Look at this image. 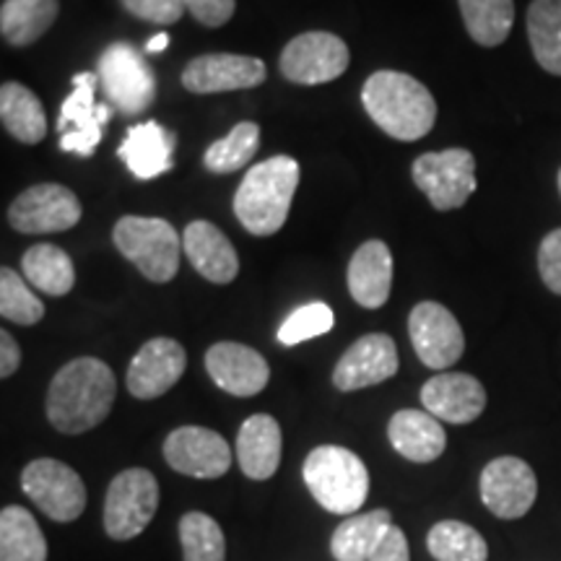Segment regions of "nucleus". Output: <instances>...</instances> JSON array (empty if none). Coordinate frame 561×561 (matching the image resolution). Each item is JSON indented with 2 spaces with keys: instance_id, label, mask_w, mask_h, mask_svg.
<instances>
[{
  "instance_id": "obj_1",
  "label": "nucleus",
  "mask_w": 561,
  "mask_h": 561,
  "mask_svg": "<svg viewBox=\"0 0 561 561\" xmlns=\"http://www.w3.org/2000/svg\"><path fill=\"white\" fill-rule=\"evenodd\" d=\"M112 369L94 356L68 362L47 390V419L62 434H83L100 426L115 405Z\"/></svg>"
},
{
  "instance_id": "obj_2",
  "label": "nucleus",
  "mask_w": 561,
  "mask_h": 561,
  "mask_svg": "<svg viewBox=\"0 0 561 561\" xmlns=\"http://www.w3.org/2000/svg\"><path fill=\"white\" fill-rule=\"evenodd\" d=\"M364 110L396 140H419L434 128L437 102L424 83L398 70H377L362 89Z\"/></svg>"
},
{
  "instance_id": "obj_3",
  "label": "nucleus",
  "mask_w": 561,
  "mask_h": 561,
  "mask_svg": "<svg viewBox=\"0 0 561 561\" xmlns=\"http://www.w3.org/2000/svg\"><path fill=\"white\" fill-rule=\"evenodd\" d=\"M299 185V164L291 157H273L244 174L234 195V214L250 234L271 237L289 219Z\"/></svg>"
},
{
  "instance_id": "obj_4",
  "label": "nucleus",
  "mask_w": 561,
  "mask_h": 561,
  "mask_svg": "<svg viewBox=\"0 0 561 561\" xmlns=\"http://www.w3.org/2000/svg\"><path fill=\"white\" fill-rule=\"evenodd\" d=\"M301 479L322 510L356 515L369 494V471L356 453L339 445H320L307 455Z\"/></svg>"
},
{
  "instance_id": "obj_5",
  "label": "nucleus",
  "mask_w": 561,
  "mask_h": 561,
  "mask_svg": "<svg viewBox=\"0 0 561 561\" xmlns=\"http://www.w3.org/2000/svg\"><path fill=\"white\" fill-rule=\"evenodd\" d=\"M115 248L153 284L178 276L180 240L170 221L149 216H123L112 231Z\"/></svg>"
},
{
  "instance_id": "obj_6",
  "label": "nucleus",
  "mask_w": 561,
  "mask_h": 561,
  "mask_svg": "<svg viewBox=\"0 0 561 561\" xmlns=\"http://www.w3.org/2000/svg\"><path fill=\"white\" fill-rule=\"evenodd\" d=\"M96 76L110 107L121 115H144L157 100V76L146 55L130 42H115L100 55Z\"/></svg>"
},
{
  "instance_id": "obj_7",
  "label": "nucleus",
  "mask_w": 561,
  "mask_h": 561,
  "mask_svg": "<svg viewBox=\"0 0 561 561\" xmlns=\"http://www.w3.org/2000/svg\"><path fill=\"white\" fill-rule=\"evenodd\" d=\"M157 510V476L146 468H128L110 481L104 500V530L112 541H130L149 528Z\"/></svg>"
},
{
  "instance_id": "obj_8",
  "label": "nucleus",
  "mask_w": 561,
  "mask_h": 561,
  "mask_svg": "<svg viewBox=\"0 0 561 561\" xmlns=\"http://www.w3.org/2000/svg\"><path fill=\"white\" fill-rule=\"evenodd\" d=\"M21 489L55 523L79 520L89 502L81 476L53 458L32 460L21 473Z\"/></svg>"
},
{
  "instance_id": "obj_9",
  "label": "nucleus",
  "mask_w": 561,
  "mask_h": 561,
  "mask_svg": "<svg viewBox=\"0 0 561 561\" xmlns=\"http://www.w3.org/2000/svg\"><path fill=\"white\" fill-rule=\"evenodd\" d=\"M413 182L437 210L466 206L476 193V159L466 149L421 153L411 167Z\"/></svg>"
},
{
  "instance_id": "obj_10",
  "label": "nucleus",
  "mask_w": 561,
  "mask_h": 561,
  "mask_svg": "<svg viewBox=\"0 0 561 561\" xmlns=\"http://www.w3.org/2000/svg\"><path fill=\"white\" fill-rule=\"evenodd\" d=\"M96 83L100 76L83 73L73 76V91L60 107L58 117V133H60V149L76 157L89 159L102 144V128L110 123L112 107L110 104H100L96 96Z\"/></svg>"
},
{
  "instance_id": "obj_11",
  "label": "nucleus",
  "mask_w": 561,
  "mask_h": 561,
  "mask_svg": "<svg viewBox=\"0 0 561 561\" xmlns=\"http://www.w3.org/2000/svg\"><path fill=\"white\" fill-rule=\"evenodd\" d=\"M348 47L339 34L305 32L294 37L280 53V73L294 83H331L348 68Z\"/></svg>"
},
{
  "instance_id": "obj_12",
  "label": "nucleus",
  "mask_w": 561,
  "mask_h": 561,
  "mask_svg": "<svg viewBox=\"0 0 561 561\" xmlns=\"http://www.w3.org/2000/svg\"><path fill=\"white\" fill-rule=\"evenodd\" d=\"M81 203L58 182H42L24 191L9 208L11 227L21 234H55L81 221Z\"/></svg>"
},
{
  "instance_id": "obj_13",
  "label": "nucleus",
  "mask_w": 561,
  "mask_h": 561,
  "mask_svg": "<svg viewBox=\"0 0 561 561\" xmlns=\"http://www.w3.org/2000/svg\"><path fill=\"white\" fill-rule=\"evenodd\" d=\"M538 496L536 473L515 455L491 460L481 473V502L500 520H520Z\"/></svg>"
},
{
  "instance_id": "obj_14",
  "label": "nucleus",
  "mask_w": 561,
  "mask_h": 561,
  "mask_svg": "<svg viewBox=\"0 0 561 561\" xmlns=\"http://www.w3.org/2000/svg\"><path fill=\"white\" fill-rule=\"evenodd\" d=\"M409 333L416 356L430 369H447L466 351V335L455 314L437 301H421L411 310Z\"/></svg>"
},
{
  "instance_id": "obj_15",
  "label": "nucleus",
  "mask_w": 561,
  "mask_h": 561,
  "mask_svg": "<svg viewBox=\"0 0 561 561\" xmlns=\"http://www.w3.org/2000/svg\"><path fill=\"white\" fill-rule=\"evenodd\" d=\"M231 458L227 439L206 426H180L164 439V460L172 471L191 479H221Z\"/></svg>"
},
{
  "instance_id": "obj_16",
  "label": "nucleus",
  "mask_w": 561,
  "mask_h": 561,
  "mask_svg": "<svg viewBox=\"0 0 561 561\" xmlns=\"http://www.w3.org/2000/svg\"><path fill=\"white\" fill-rule=\"evenodd\" d=\"M265 81V62L250 55H201L182 70V87L193 94H221V91L255 89Z\"/></svg>"
},
{
  "instance_id": "obj_17",
  "label": "nucleus",
  "mask_w": 561,
  "mask_h": 561,
  "mask_svg": "<svg viewBox=\"0 0 561 561\" xmlns=\"http://www.w3.org/2000/svg\"><path fill=\"white\" fill-rule=\"evenodd\" d=\"M396 341L385 333H369L351 343L333 369V385L341 392H354L380 385L398 371Z\"/></svg>"
},
{
  "instance_id": "obj_18",
  "label": "nucleus",
  "mask_w": 561,
  "mask_h": 561,
  "mask_svg": "<svg viewBox=\"0 0 561 561\" xmlns=\"http://www.w3.org/2000/svg\"><path fill=\"white\" fill-rule=\"evenodd\" d=\"M187 354L174 339L144 343L128 367V390L138 401H153L170 392L185 375Z\"/></svg>"
},
{
  "instance_id": "obj_19",
  "label": "nucleus",
  "mask_w": 561,
  "mask_h": 561,
  "mask_svg": "<svg viewBox=\"0 0 561 561\" xmlns=\"http://www.w3.org/2000/svg\"><path fill=\"white\" fill-rule=\"evenodd\" d=\"M206 371L224 392L237 398L257 396L271 380V367L261 351L234 341L214 343L206 351Z\"/></svg>"
},
{
  "instance_id": "obj_20",
  "label": "nucleus",
  "mask_w": 561,
  "mask_h": 561,
  "mask_svg": "<svg viewBox=\"0 0 561 561\" xmlns=\"http://www.w3.org/2000/svg\"><path fill=\"white\" fill-rule=\"evenodd\" d=\"M421 403L434 419L447 424H471L486 409V390L473 375L442 371L421 388Z\"/></svg>"
},
{
  "instance_id": "obj_21",
  "label": "nucleus",
  "mask_w": 561,
  "mask_h": 561,
  "mask_svg": "<svg viewBox=\"0 0 561 561\" xmlns=\"http://www.w3.org/2000/svg\"><path fill=\"white\" fill-rule=\"evenodd\" d=\"M182 250L193 268L210 284H231L240 273V257H237L234 244L210 221L198 219L187 224L185 234H182Z\"/></svg>"
},
{
  "instance_id": "obj_22",
  "label": "nucleus",
  "mask_w": 561,
  "mask_h": 561,
  "mask_svg": "<svg viewBox=\"0 0 561 561\" xmlns=\"http://www.w3.org/2000/svg\"><path fill=\"white\" fill-rule=\"evenodd\" d=\"M280 450H284L280 426L268 413H255L240 426L237 460H240L242 473L248 479L268 481L271 476H276L280 466Z\"/></svg>"
},
{
  "instance_id": "obj_23",
  "label": "nucleus",
  "mask_w": 561,
  "mask_h": 561,
  "mask_svg": "<svg viewBox=\"0 0 561 561\" xmlns=\"http://www.w3.org/2000/svg\"><path fill=\"white\" fill-rule=\"evenodd\" d=\"M392 255L380 240L364 242L348 263V291L356 305L377 310L390 299Z\"/></svg>"
},
{
  "instance_id": "obj_24",
  "label": "nucleus",
  "mask_w": 561,
  "mask_h": 561,
  "mask_svg": "<svg viewBox=\"0 0 561 561\" xmlns=\"http://www.w3.org/2000/svg\"><path fill=\"white\" fill-rule=\"evenodd\" d=\"M388 437L392 450L411 462H434L447 447V434L430 411L403 409L392 413Z\"/></svg>"
},
{
  "instance_id": "obj_25",
  "label": "nucleus",
  "mask_w": 561,
  "mask_h": 561,
  "mask_svg": "<svg viewBox=\"0 0 561 561\" xmlns=\"http://www.w3.org/2000/svg\"><path fill=\"white\" fill-rule=\"evenodd\" d=\"M174 133L159 123H140L128 130V138L117 149V157L125 161L136 180H153L170 172L174 159Z\"/></svg>"
},
{
  "instance_id": "obj_26",
  "label": "nucleus",
  "mask_w": 561,
  "mask_h": 561,
  "mask_svg": "<svg viewBox=\"0 0 561 561\" xmlns=\"http://www.w3.org/2000/svg\"><path fill=\"white\" fill-rule=\"evenodd\" d=\"M392 517L388 510H371L348 515L333 530L331 553L335 561H369L377 546L390 530Z\"/></svg>"
},
{
  "instance_id": "obj_27",
  "label": "nucleus",
  "mask_w": 561,
  "mask_h": 561,
  "mask_svg": "<svg viewBox=\"0 0 561 561\" xmlns=\"http://www.w3.org/2000/svg\"><path fill=\"white\" fill-rule=\"evenodd\" d=\"M0 121L21 144L34 146L47 136V115L39 96L16 81H5L0 89Z\"/></svg>"
},
{
  "instance_id": "obj_28",
  "label": "nucleus",
  "mask_w": 561,
  "mask_h": 561,
  "mask_svg": "<svg viewBox=\"0 0 561 561\" xmlns=\"http://www.w3.org/2000/svg\"><path fill=\"white\" fill-rule=\"evenodd\" d=\"M0 561H47V538L32 512L9 504L0 512Z\"/></svg>"
},
{
  "instance_id": "obj_29",
  "label": "nucleus",
  "mask_w": 561,
  "mask_h": 561,
  "mask_svg": "<svg viewBox=\"0 0 561 561\" xmlns=\"http://www.w3.org/2000/svg\"><path fill=\"white\" fill-rule=\"evenodd\" d=\"M58 0H5L0 9V32L13 47L34 45L58 19Z\"/></svg>"
},
{
  "instance_id": "obj_30",
  "label": "nucleus",
  "mask_w": 561,
  "mask_h": 561,
  "mask_svg": "<svg viewBox=\"0 0 561 561\" xmlns=\"http://www.w3.org/2000/svg\"><path fill=\"white\" fill-rule=\"evenodd\" d=\"M21 268L34 289L50 294V297H66L76 284L73 261L66 250L55 248V244H34L32 250H26Z\"/></svg>"
},
{
  "instance_id": "obj_31",
  "label": "nucleus",
  "mask_w": 561,
  "mask_h": 561,
  "mask_svg": "<svg viewBox=\"0 0 561 561\" xmlns=\"http://www.w3.org/2000/svg\"><path fill=\"white\" fill-rule=\"evenodd\" d=\"M528 39L538 66L561 76V0H533Z\"/></svg>"
},
{
  "instance_id": "obj_32",
  "label": "nucleus",
  "mask_w": 561,
  "mask_h": 561,
  "mask_svg": "<svg viewBox=\"0 0 561 561\" xmlns=\"http://www.w3.org/2000/svg\"><path fill=\"white\" fill-rule=\"evenodd\" d=\"M462 24L473 42L496 47L515 24V0H458Z\"/></svg>"
},
{
  "instance_id": "obj_33",
  "label": "nucleus",
  "mask_w": 561,
  "mask_h": 561,
  "mask_svg": "<svg viewBox=\"0 0 561 561\" xmlns=\"http://www.w3.org/2000/svg\"><path fill=\"white\" fill-rule=\"evenodd\" d=\"M426 549L437 561H486L489 546L468 523L442 520L426 536Z\"/></svg>"
},
{
  "instance_id": "obj_34",
  "label": "nucleus",
  "mask_w": 561,
  "mask_h": 561,
  "mask_svg": "<svg viewBox=\"0 0 561 561\" xmlns=\"http://www.w3.org/2000/svg\"><path fill=\"white\" fill-rule=\"evenodd\" d=\"M257 146H261V128H257V123L244 121L234 125L227 138L208 146L206 153H203V164L216 174L237 172L255 157Z\"/></svg>"
},
{
  "instance_id": "obj_35",
  "label": "nucleus",
  "mask_w": 561,
  "mask_h": 561,
  "mask_svg": "<svg viewBox=\"0 0 561 561\" xmlns=\"http://www.w3.org/2000/svg\"><path fill=\"white\" fill-rule=\"evenodd\" d=\"M180 543L185 561H224L227 541L221 525L206 512H187L180 520Z\"/></svg>"
},
{
  "instance_id": "obj_36",
  "label": "nucleus",
  "mask_w": 561,
  "mask_h": 561,
  "mask_svg": "<svg viewBox=\"0 0 561 561\" xmlns=\"http://www.w3.org/2000/svg\"><path fill=\"white\" fill-rule=\"evenodd\" d=\"M0 314L16 325H37L45 318V305L34 297L16 271H0Z\"/></svg>"
},
{
  "instance_id": "obj_37",
  "label": "nucleus",
  "mask_w": 561,
  "mask_h": 561,
  "mask_svg": "<svg viewBox=\"0 0 561 561\" xmlns=\"http://www.w3.org/2000/svg\"><path fill=\"white\" fill-rule=\"evenodd\" d=\"M335 325V314L325 301H310V305L294 310L289 318L280 322L278 341L284 346H297V343L312 341L318 335L331 333Z\"/></svg>"
},
{
  "instance_id": "obj_38",
  "label": "nucleus",
  "mask_w": 561,
  "mask_h": 561,
  "mask_svg": "<svg viewBox=\"0 0 561 561\" xmlns=\"http://www.w3.org/2000/svg\"><path fill=\"white\" fill-rule=\"evenodd\" d=\"M121 3L130 16L151 21V24L159 26L178 24L187 13L185 0H121Z\"/></svg>"
},
{
  "instance_id": "obj_39",
  "label": "nucleus",
  "mask_w": 561,
  "mask_h": 561,
  "mask_svg": "<svg viewBox=\"0 0 561 561\" xmlns=\"http://www.w3.org/2000/svg\"><path fill=\"white\" fill-rule=\"evenodd\" d=\"M538 271H541L543 284L553 294H561V229H553L543 237L538 248Z\"/></svg>"
},
{
  "instance_id": "obj_40",
  "label": "nucleus",
  "mask_w": 561,
  "mask_h": 561,
  "mask_svg": "<svg viewBox=\"0 0 561 561\" xmlns=\"http://www.w3.org/2000/svg\"><path fill=\"white\" fill-rule=\"evenodd\" d=\"M185 9L203 26H224L234 16L237 0H185Z\"/></svg>"
},
{
  "instance_id": "obj_41",
  "label": "nucleus",
  "mask_w": 561,
  "mask_h": 561,
  "mask_svg": "<svg viewBox=\"0 0 561 561\" xmlns=\"http://www.w3.org/2000/svg\"><path fill=\"white\" fill-rule=\"evenodd\" d=\"M369 561H411V549L405 533L398 525H390V530L385 533V538L371 553Z\"/></svg>"
},
{
  "instance_id": "obj_42",
  "label": "nucleus",
  "mask_w": 561,
  "mask_h": 561,
  "mask_svg": "<svg viewBox=\"0 0 561 561\" xmlns=\"http://www.w3.org/2000/svg\"><path fill=\"white\" fill-rule=\"evenodd\" d=\"M21 367V348L9 331L0 333V377H11Z\"/></svg>"
},
{
  "instance_id": "obj_43",
  "label": "nucleus",
  "mask_w": 561,
  "mask_h": 561,
  "mask_svg": "<svg viewBox=\"0 0 561 561\" xmlns=\"http://www.w3.org/2000/svg\"><path fill=\"white\" fill-rule=\"evenodd\" d=\"M167 47H170V34H157V37H151L149 42H146V53L149 55H159V53H164Z\"/></svg>"
},
{
  "instance_id": "obj_44",
  "label": "nucleus",
  "mask_w": 561,
  "mask_h": 561,
  "mask_svg": "<svg viewBox=\"0 0 561 561\" xmlns=\"http://www.w3.org/2000/svg\"><path fill=\"white\" fill-rule=\"evenodd\" d=\"M559 193H561V170H559Z\"/></svg>"
}]
</instances>
